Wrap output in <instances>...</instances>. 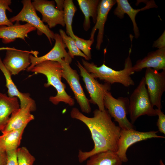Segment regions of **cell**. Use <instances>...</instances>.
I'll return each instance as SVG.
<instances>
[{"mask_svg": "<svg viewBox=\"0 0 165 165\" xmlns=\"http://www.w3.org/2000/svg\"><path fill=\"white\" fill-rule=\"evenodd\" d=\"M93 113V117H87L75 107L70 112L71 118L80 121L86 125L94 143V147L91 150L87 152L79 150L78 157L81 163L96 153L106 151L116 152L118 150L121 128L112 121L107 110L101 111L96 109Z\"/></svg>", "mask_w": 165, "mask_h": 165, "instance_id": "cell-1", "label": "cell"}, {"mask_svg": "<svg viewBox=\"0 0 165 165\" xmlns=\"http://www.w3.org/2000/svg\"><path fill=\"white\" fill-rule=\"evenodd\" d=\"M30 72L45 75L47 82L44 84V86L48 87L52 86L56 90L57 94L50 97L49 99L53 104L57 105L60 102H63L70 106L74 105V100L67 93L65 90L66 85L61 81L62 72L60 63L55 61H44L35 66Z\"/></svg>", "mask_w": 165, "mask_h": 165, "instance_id": "cell-2", "label": "cell"}, {"mask_svg": "<svg viewBox=\"0 0 165 165\" xmlns=\"http://www.w3.org/2000/svg\"><path fill=\"white\" fill-rule=\"evenodd\" d=\"M131 51L130 48L128 55L125 61L124 68L121 70L113 69L106 65L104 63L98 67L93 62L90 63L83 59H82V66L94 78H98L105 83L110 84L119 83L126 87L134 86L135 83L131 77L134 73L130 57Z\"/></svg>", "mask_w": 165, "mask_h": 165, "instance_id": "cell-3", "label": "cell"}, {"mask_svg": "<svg viewBox=\"0 0 165 165\" xmlns=\"http://www.w3.org/2000/svg\"><path fill=\"white\" fill-rule=\"evenodd\" d=\"M129 101L128 114L132 124L141 116L157 115L156 109L151 102L144 77L131 94Z\"/></svg>", "mask_w": 165, "mask_h": 165, "instance_id": "cell-4", "label": "cell"}, {"mask_svg": "<svg viewBox=\"0 0 165 165\" xmlns=\"http://www.w3.org/2000/svg\"><path fill=\"white\" fill-rule=\"evenodd\" d=\"M129 99L127 97H114L110 91L107 92L104 97V105L109 115L117 122L122 129H134L133 124L127 117L128 114Z\"/></svg>", "mask_w": 165, "mask_h": 165, "instance_id": "cell-5", "label": "cell"}, {"mask_svg": "<svg viewBox=\"0 0 165 165\" xmlns=\"http://www.w3.org/2000/svg\"><path fill=\"white\" fill-rule=\"evenodd\" d=\"M57 62L61 66L62 77L70 86L81 111L85 113H90L91 112L90 101L86 96L81 86L77 71L72 69L70 65V63L64 59H61Z\"/></svg>", "mask_w": 165, "mask_h": 165, "instance_id": "cell-6", "label": "cell"}, {"mask_svg": "<svg viewBox=\"0 0 165 165\" xmlns=\"http://www.w3.org/2000/svg\"><path fill=\"white\" fill-rule=\"evenodd\" d=\"M21 2L23 5L22 9L17 14L10 18L9 20L12 23L22 21L30 24L36 29L38 35L45 34L52 44V41H54L55 33L38 16L30 0H23Z\"/></svg>", "mask_w": 165, "mask_h": 165, "instance_id": "cell-7", "label": "cell"}, {"mask_svg": "<svg viewBox=\"0 0 165 165\" xmlns=\"http://www.w3.org/2000/svg\"><path fill=\"white\" fill-rule=\"evenodd\" d=\"M76 65L80 70V75L90 97V102L97 105L100 110H105V109L104 105V98L106 93L111 90V84L107 83H100L79 61H77Z\"/></svg>", "mask_w": 165, "mask_h": 165, "instance_id": "cell-8", "label": "cell"}, {"mask_svg": "<svg viewBox=\"0 0 165 165\" xmlns=\"http://www.w3.org/2000/svg\"><path fill=\"white\" fill-rule=\"evenodd\" d=\"M144 78L152 105L161 109L162 97L165 91V70L159 72L151 68H146Z\"/></svg>", "mask_w": 165, "mask_h": 165, "instance_id": "cell-9", "label": "cell"}, {"mask_svg": "<svg viewBox=\"0 0 165 165\" xmlns=\"http://www.w3.org/2000/svg\"><path fill=\"white\" fill-rule=\"evenodd\" d=\"M158 131L141 132L134 129H121L118 144V149L116 152L123 162L128 161L126 152L131 145L139 141L152 138H164L163 136L157 134Z\"/></svg>", "mask_w": 165, "mask_h": 165, "instance_id": "cell-10", "label": "cell"}, {"mask_svg": "<svg viewBox=\"0 0 165 165\" xmlns=\"http://www.w3.org/2000/svg\"><path fill=\"white\" fill-rule=\"evenodd\" d=\"M6 50V56L2 62L12 75H17L27 69L31 64V54L38 57V54L36 51L20 50L13 48L9 47Z\"/></svg>", "mask_w": 165, "mask_h": 165, "instance_id": "cell-11", "label": "cell"}, {"mask_svg": "<svg viewBox=\"0 0 165 165\" xmlns=\"http://www.w3.org/2000/svg\"><path fill=\"white\" fill-rule=\"evenodd\" d=\"M36 11L42 15V21L46 23L50 28L59 24L65 25L64 20V12L57 9L55 1L46 0H35L32 2Z\"/></svg>", "mask_w": 165, "mask_h": 165, "instance_id": "cell-12", "label": "cell"}, {"mask_svg": "<svg viewBox=\"0 0 165 165\" xmlns=\"http://www.w3.org/2000/svg\"><path fill=\"white\" fill-rule=\"evenodd\" d=\"M54 40L55 43L52 49L46 54L40 57H35L32 54L30 55L31 64L27 68L28 72L37 64L44 61H58L61 59H64L70 63L72 59L65 50L66 46L64 43L59 34H55Z\"/></svg>", "mask_w": 165, "mask_h": 165, "instance_id": "cell-13", "label": "cell"}, {"mask_svg": "<svg viewBox=\"0 0 165 165\" xmlns=\"http://www.w3.org/2000/svg\"><path fill=\"white\" fill-rule=\"evenodd\" d=\"M116 3L114 0H102L99 3L95 25L92 28L89 39L94 40L95 34L97 30L98 33L97 36L96 48L100 50L103 42L104 26L108 13L114 5Z\"/></svg>", "mask_w": 165, "mask_h": 165, "instance_id": "cell-14", "label": "cell"}, {"mask_svg": "<svg viewBox=\"0 0 165 165\" xmlns=\"http://www.w3.org/2000/svg\"><path fill=\"white\" fill-rule=\"evenodd\" d=\"M0 69L3 73L6 79V86L7 88L8 96L10 97H16L19 100L20 108L29 106L31 112L36 109L35 101L30 97L28 93L20 92L12 80V75L3 64L0 56Z\"/></svg>", "mask_w": 165, "mask_h": 165, "instance_id": "cell-15", "label": "cell"}, {"mask_svg": "<svg viewBox=\"0 0 165 165\" xmlns=\"http://www.w3.org/2000/svg\"><path fill=\"white\" fill-rule=\"evenodd\" d=\"M36 30V29L30 24L27 23L20 24L16 21L10 26H0V38L4 44H8L15 41L17 38H20L26 41L30 32Z\"/></svg>", "mask_w": 165, "mask_h": 165, "instance_id": "cell-16", "label": "cell"}, {"mask_svg": "<svg viewBox=\"0 0 165 165\" xmlns=\"http://www.w3.org/2000/svg\"><path fill=\"white\" fill-rule=\"evenodd\" d=\"M145 68H151L158 71L165 70V48L149 53L142 59L138 60L133 66L134 72Z\"/></svg>", "mask_w": 165, "mask_h": 165, "instance_id": "cell-17", "label": "cell"}, {"mask_svg": "<svg viewBox=\"0 0 165 165\" xmlns=\"http://www.w3.org/2000/svg\"><path fill=\"white\" fill-rule=\"evenodd\" d=\"M117 6L114 11V14L119 18L122 19L125 14H127L131 19L133 26L135 37L138 38L139 36V31L135 20L136 15L139 12L151 8L156 7L157 6L153 1L148 2L146 5L141 9L133 8L127 0H117Z\"/></svg>", "mask_w": 165, "mask_h": 165, "instance_id": "cell-18", "label": "cell"}, {"mask_svg": "<svg viewBox=\"0 0 165 165\" xmlns=\"http://www.w3.org/2000/svg\"><path fill=\"white\" fill-rule=\"evenodd\" d=\"M31 112L29 106L20 108L14 111L11 115L5 127L1 131L2 134L26 127L30 122L34 119V116Z\"/></svg>", "mask_w": 165, "mask_h": 165, "instance_id": "cell-19", "label": "cell"}, {"mask_svg": "<svg viewBox=\"0 0 165 165\" xmlns=\"http://www.w3.org/2000/svg\"><path fill=\"white\" fill-rule=\"evenodd\" d=\"M18 99L0 92V131L5 127L12 114L20 108Z\"/></svg>", "mask_w": 165, "mask_h": 165, "instance_id": "cell-20", "label": "cell"}, {"mask_svg": "<svg viewBox=\"0 0 165 165\" xmlns=\"http://www.w3.org/2000/svg\"><path fill=\"white\" fill-rule=\"evenodd\" d=\"M26 127L10 131L0 135V150L6 152L8 150L17 149L20 144Z\"/></svg>", "mask_w": 165, "mask_h": 165, "instance_id": "cell-21", "label": "cell"}, {"mask_svg": "<svg viewBox=\"0 0 165 165\" xmlns=\"http://www.w3.org/2000/svg\"><path fill=\"white\" fill-rule=\"evenodd\" d=\"M100 1L99 0H77L80 9L84 16L83 27L86 31L90 27V17L92 18L94 23H95Z\"/></svg>", "mask_w": 165, "mask_h": 165, "instance_id": "cell-22", "label": "cell"}, {"mask_svg": "<svg viewBox=\"0 0 165 165\" xmlns=\"http://www.w3.org/2000/svg\"><path fill=\"white\" fill-rule=\"evenodd\" d=\"M86 165H122V160L116 152L106 151L90 156Z\"/></svg>", "mask_w": 165, "mask_h": 165, "instance_id": "cell-23", "label": "cell"}, {"mask_svg": "<svg viewBox=\"0 0 165 165\" xmlns=\"http://www.w3.org/2000/svg\"><path fill=\"white\" fill-rule=\"evenodd\" d=\"M77 8L72 0H65L64 3V20L66 26V33L75 40V35L73 31L72 24Z\"/></svg>", "mask_w": 165, "mask_h": 165, "instance_id": "cell-24", "label": "cell"}, {"mask_svg": "<svg viewBox=\"0 0 165 165\" xmlns=\"http://www.w3.org/2000/svg\"><path fill=\"white\" fill-rule=\"evenodd\" d=\"M59 33L63 41L68 49V53L72 59L75 56H79L84 58L87 61L90 60L78 48L74 39L68 36L64 31L61 29H60Z\"/></svg>", "mask_w": 165, "mask_h": 165, "instance_id": "cell-25", "label": "cell"}, {"mask_svg": "<svg viewBox=\"0 0 165 165\" xmlns=\"http://www.w3.org/2000/svg\"><path fill=\"white\" fill-rule=\"evenodd\" d=\"M17 156L18 165H34L35 159L26 147L18 148Z\"/></svg>", "mask_w": 165, "mask_h": 165, "instance_id": "cell-26", "label": "cell"}, {"mask_svg": "<svg viewBox=\"0 0 165 165\" xmlns=\"http://www.w3.org/2000/svg\"><path fill=\"white\" fill-rule=\"evenodd\" d=\"M12 3L11 0H0V26L6 25L10 26L13 25L7 18L6 12L7 10L12 12V10L9 6Z\"/></svg>", "mask_w": 165, "mask_h": 165, "instance_id": "cell-27", "label": "cell"}, {"mask_svg": "<svg viewBox=\"0 0 165 165\" xmlns=\"http://www.w3.org/2000/svg\"><path fill=\"white\" fill-rule=\"evenodd\" d=\"M75 40L79 49L90 60L91 59V46L94 40H86L75 35Z\"/></svg>", "mask_w": 165, "mask_h": 165, "instance_id": "cell-28", "label": "cell"}, {"mask_svg": "<svg viewBox=\"0 0 165 165\" xmlns=\"http://www.w3.org/2000/svg\"><path fill=\"white\" fill-rule=\"evenodd\" d=\"M161 109L156 108L157 115L158 116L156 125L159 131L165 134V115Z\"/></svg>", "mask_w": 165, "mask_h": 165, "instance_id": "cell-29", "label": "cell"}, {"mask_svg": "<svg viewBox=\"0 0 165 165\" xmlns=\"http://www.w3.org/2000/svg\"><path fill=\"white\" fill-rule=\"evenodd\" d=\"M17 150H10L6 152V165H18Z\"/></svg>", "mask_w": 165, "mask_h": 165, "instance_id": "cell-30", "label": "cell"}, {"mask_svg": "<svg viewBox=\"0 0 165 165\" xmlns=\"http://www.w3.org/2000/svg\"><path fill=\"white\" fill-rule=\"evenodd\" d=\"M153 46L155 48L158 49L165 48V31H164L162 35L156 41L153 45Z\"/></svg>", "mask_w": 165, "mask_h": 165, "instance_id": "cell-31", "label": "cell"}, {"mask_svg": "<svg viewBox=\"0 0 165 165\" xmlns=\"http://www.w3.org/2000/svg\"><path fill=\"white\" fill-rule=\"evenodd\" d=\"M6 153L0 150V165H6Z\"/></svg>", "mask_w": 165, "mask_h": 165, "instance_id": "cell-32", "label": "cell"}, {"mask_svg": "<svg viewBox=\"0 0 165 165\" xmlns=\"http://www.w3.org/2000/svg\"><path fill=\"white\" fill-rule=\"evenodd\" d=\"M54 1L56 4V8L60 10H63L64 0H55Z\"/></svg>", "mask_w": 165, "mask_h": 165, "instance_id": "cell-33", "label": "cell"}]
</instances>
